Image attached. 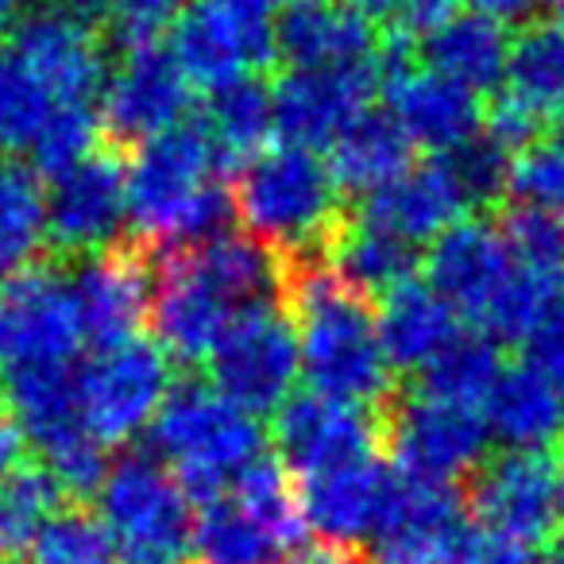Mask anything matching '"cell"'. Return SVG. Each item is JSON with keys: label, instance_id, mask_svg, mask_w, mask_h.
<instances>
[{"label": "cell", "instance_id": "7dc6e473", "mask_svg": "<svg viewBox=\"0 0 564 564\" xmlns=\"http://www.w3.org/2000/svg\"><path fill=\"white\" fill-rule=\"evenodd\" d=\"M20 456H24V430L17 425V417L0 414V476L20 468Z\"/></svg>", "mask_w": 564, "mask_h": 564}, {"label": "cell", "instance_id": "ba28073f", "mask_svg": "<svg viewBox=\"0 0 564 564\" xmlns=\"http://www.w3.org/2000/svg\"><path fill=\"white\" fill-rule=\"evenodd\" d=\"M383 445L399 476L417 484L453 487L460 476H476L487 456V422L479 410L437 402L414 391L406 399L394 394L383 410Z\"/></svg>", "mask_w": 564, "mask_h": 564}, {"label": "cell", "instance_id": "f35d334b", "mask_svg": "<svg viewBox=\"0 0 564 564\" xmlns=\"http://www.w3.org/2000/svg\"><path fill=\"white\" fill-rule=\"evenodd\" d=\"M24 564H120V556L101 518L86 510H58L28 549Z\"/></svg>", "mask_w": 564, "mask_h": 564}, {"label": "cell", "instance_id": "f6af8a7d", "mask_svg": "<svg viewBox=\"0 0 564 564\" xmlns=\"http://www.w3.org/2000/svg\"><path fill=\"white\" fill-rule=\"evenodd\" d=\"M471 564H533V549L522 545V541L502 538V533L479 530L476 533V553H471Z\"/></svg>", "mask_w": 564, "mask_h": 564}, {"label": "cell", "instance_id": "f5cc1de1", "mask_svg": "<svg viewBox=\"0 0 564 564\" xmlns=\"http://www.w3.org/2000/svg\"><path fill=\"white\" fill-rule=\"evenodd\" d=\"M20 12V0H0V32L12 24V17Z\"/></svg>", "mask_w": 564, "mask_h": 564}, {"label": "cell", "instance_id": "83f0119b", "mask_svg": "<svg viewBox=\"0 0 564 564\" xmlns=\"http://www.w3.org/2000/svg\"><path fill=\"white\" fill-rule=\"evenodd\" d=\"M410 155H414V143L394 124L391 112L368 109L329 148V171L340 194L368 197L376 189H383L387 182H394L399 174H406L414 166Z\"/></svg>", "mask_w": 564, "mask_h": 564}, {"label": "cell", "instance_id": "603a6c76", "mask_svg": "<svg viewBox=\"0 0 564 564\" xmlns=\"http://www.w3.org/2000/svg\"><path fill=\"white\" fill-rule=\"evenodd\" d=\"M391 484L394 476L379 464V456L299 476L306 530H314V538L329 549H356L360 541L376 538Z\"/></svg>", "mask_w": 564, "mask_h": 564}, {"label": "cell", "instance_id": "681fc988", "mask_svg": "<svg viewBox=\"0 0 564 564\" xmlns=\"http://www.w3.org/2000/svg\"><path fill=\"white\" fill-rule=\"evenodd\" d=\"M533 564H564V533L561 538H549L545 545L533 553Z\"/></svg>", "mask_w": 564, "mask_h": 564}, {"label": "cell", "instance_id": "816d5d0a", "mask_svg": "<svg viewBox=\"0 0 564 564\" xmlns=\"http://www.w3.org/2000/svg\"><path fill=\"white\" fill-rule=\"evenodd\" d=\"M553 476H556V518H561V525H564V445L553 460Z\"/></svg>", "mask_w": 564, "mask_h": 564}, {"label": "cell", "instance_id": "836d02e7", "mask_svg": "<svg viewBox=\"0 0 564 564\" xmlns=\"http://www.w3.org/2000/svg\"><path fill=\"white\" fill-rule=\"evenodd\" d=\"M63 487L47 468L20 464L9 476H0V564L28 556L43 525L58 514Z\"/></svg>", "mask_w": 564, "mask_h": 564}, {"label": "cell", "instance_id": "7a4b0ae2", "mask_svg": "<svg viewBox=\"0 0 564 564\" xmlns=\"http://www.w3.org/2000/svg\"><path fill=\"white\" fill-rule=\"evenodd\" d=\"M225 159L205 124L148 140L128 166V220L151 248L182 251L225 236L236 217L232 189L220 182Z\"/></svg>", "mask_w": 564, "mask_h": 564}, {"label": "cell", "instance_id": "30bf717a", "mask_svg": "<svg viewBox=\"0 0 564 564\" xmlns=\"http://www.w3.org/2000/svg\"><path fill=\"white\" fill-rule=\"evenodd\" d=\"M414 47L417 43L402 32H391L383 40L387 112L414 148L433 151L437 159L456 155L484 135L487 109L479 105V94L464 89L460 82H448L430 66H417Z\"/></svg>", "mask_w": 564, "mask_h": 564}, {"label": "cell", "instance_id": "d6986e66", "mask_svg": "<svg viewBox=\"0 0 564 564\" xmlns=\"http://www.w3.org/2000/svg\"><path fill=\"white\" fill-rule=\"evenodd\" d=\"M279 58L291 70H364L383 66V40L368 12L348 0H282L274 17Z\"/></svg>", "mask_w": 564, "mask_h": 564}, {"label": "cell", "instance_id": "60d3db41", "mask_svg": "<svg viewBox=\"0 0 564 564\" xmlns=\"http://www.w3.org/2000/svg\"><path fill=\"white\" fill-rule=\"evenodd\" d=\"M502 236H507L514 263L564 282V217L538 213V209H518L514 205L502 217Z\"/></svg>", "mask_w": 564, "mask_h": 564}, {"label": "cell", "instance_id": "6da1fadb", "mask_svg": "<svg viewBox=\"0 0 564 564\" xmlns=\"http://www.w3.org/2000/svg\"><path fill=\"white\" fill-rule=\"evenodd\" d=\"M286 299L299 314L302 371L314 391L383 410L394 399V368L371 299L356 294L325 259L286 263Z\"/></svg>", "mask_w": 564, "mask_h": 564}, {"label": "cell", "instance_id": "cb8c5ba5", "mask_svg": "<svg viewBox=\"0 0 564 564\" xmlns=\"http://www.w3.org/2000/svg\"><path fill=\"white\" fill-rule=\"evenodd\" d=\"M232 317H236V310L228 306L220 294H213L202 279H194V274L182 263H174L171 256L163 259L151 322H155L159 345H163V352L171 356V360L205 364Z\"/></svg>", "mask_w": 564, "mask_h": 564}, {"label": "cell", "instance_id": "74e56055", "mask_svg": "<svg viewBox=\"0 0 564 564\" xmlns=\"http://www.w3.org/2000/svg\"><path fill=\"white\" fill-rule=\"evenodd\" d=\"M507 197L518 209L564 217V135L549 132L510 155Z\"/></svg>", "mask_w": 564, "mask_h": 564}, {"label": "cell", "instance_id": "277c9868", "mask_svg": "<svg viewBox=\"0 0 564 564\" xmlns=\"http://www.w3.org/2000/svg\"><path fill=\"white\" fill-rule=\"evenodd\" d=\"M155 453L189 499L205 502L232 491V484L263 453V425L213 383H178L151 425Z\"/></svg>", "mask_w": 564, "mask_h": 564}, {"label": "cell", "instance_id": "7402d4cb", "mask_svg": "<svg viewBox=\"0 0 564 564\" xmlns=\"http://www.w3.org/2000/svg\"><path fill=\"white\" fill-rule=\"evenodd\" d=\"M464 213H471V202L453 163L430 159V163H414L406 174L364 197L356 220L414 248V243L441 240L448 228L460 225Z\"/></svg>", "mask_w": 564, "mask_h": 564}, {"label": "cell", "instance_id": "ab89813d", "mask_svg": "<svg viewBox=\"0 0 564 564\" xmlns=\"http://www.w3.org/2000/svg\"><path fill=\"white\" fill-rule=\"evenodd\" d=\"M97 135H101V117L89 105H55L43 132L35 135L32 159L40 171H47L55 178V174L70 171L74 163L94 155Z\"/></svg>", "mask_w": 564, "mask_h": 564}, {"label": "cell", "instance_id": "5bb4252c", "mask_svg": "<svg viewBox=\"0 0 564 564\" xmlns=\"http://www.w3.org/2000/svg\"><path fill=\"white\" fill-rule=\"evenodd\" d=\"M47 240L66 256H97L117 243L128 220V166L112 151H94L55 174L43 194Z\"/></svg>", "mask_w": 564, "mask_h": 564}, {"label": "cell", "instance_id": "e0dca14e", "mask_svg": "<svg viewBox=\"0 0 564 564\" xmlns=\"http://www.w3.org/2000/svg\"><path fill=\"white\" fill-rule=\"evenodd\" d=\"M379 70H286L271 89L274 132L291 148H333L371 109Z\"/></svg>", "mask_w": 564, "mask_h": 564}, {"label": "cell", "instance_id": "484cf974", "mask_svg": "<svg viewBox=\"0 0 564 564\" xmlns=\"http://www.w3.org/2000/svg\"><path fill=\"white\" fill-rule=\"evenodd\" d=\"M460 333V314L430 282H402L379 310V337L394 371H425Z\"/></svg>", "mask_w": 564, "mask_h": 564}, {"label": "cell", "instance_id": "db71d44e", "mask_svg": "<svg viewBox=\"0 0 564 564\" xmlns=\"http://www.w3.org/2000/svg\"><path fill=\"white\" fill-rule=\"evenodd\" d=\"M549 4H553V9H556V20L564 24V0H549Z\"/></svg>", "mask_w": 564, "mask_h": 564}, {"label": "cell", "instance_id": "b9f144b4", "mask_svg": "<svg viewBox=\"0 0 564 564\" xmlns=\"http://www.w3.org/2000/svg\"><path fill=\"white\" fill-rule=\"evenodd\" d=\"M453 163L456 178H460L464 194H468L471 209L495 205L507 194V174H510V151H502L495 140L479 135L468 148H460L456 155H445Z\"/></svg>", "mask_w": 564, "mask_h": 564}, {"label": "cell", "instance_id": "9c48e42d", "mask_svg": "<svg viewBox=\"0 0 564 564\" xmlns=\"http://www.w3.org/2000/svg\"><path fill=\"white\" fill-rule=\"evenodd\" d=\"M171 391V356L151 340L101 348L86 368H78L82 422L105 448L128 445L143 430H151Z\"/></svg>", "mask_w": 564, "mask_h": 564}, {"label": "cell", "instance_id": "ffe728a7", "mask_svg": "<svg viewBox=\"0 0 564 564\" xmlns=\"http://www.w3.org/2000/svg\"><path fill=\"white\" fill-rule=\"evenodd\" d=\"M70 291L82 337L97 345V352L140 340V329L155 310V274L140 251L109 248L86 256L70 279Z\"/></svg>", "mask_w": 564, "mask_h": 564}, {"label": "cell", "instance_id": "8992f818", "mask_svg": "<svg viewBox=\"0 0 564 564\" xmlns=\"http://www.w3.org/2000/svg\"><path fill=\"white\" fill-rule=\"evenodd\" d=\"M205 368L213 387L248 414H279L294 399L302 371L299 325L282 302L240 310L213 345Z\"/></svg>", "mask_w": 564, "mask_h": 564}, {"label": "cell", "instance_id": "e575fe53", "mask_svg": "<svg viewBox=\"0 0 564 564\" xmlns=\"http://www.w3.org/2000/svg\"><path fill=\"white\" fill-rule=\"evenodd\" d=\"M47 240V205L28 166L0 159V274L32 267L35 251Z\"/></svg>", "mask_w": 564, "mask_h": 564}, {"label": "cell", "instance_id": "bcb514c9", "mask_svg": "<svg viewBox=\"0 0 564 564\" xmlns=\"http://www.w3.org/2000/svg\"><path fill=\"white\" fill-rule=\"evenodd\" d=\"M471 12H479V17L495 20V24L502 28H518L525 24L530 28V20L541 12V4H549V0H468Z\"/></svg>", "mask_w": 564, "mask_h": 564}, {"label": "cell", "instance_id": "44dd1931", "mask_svg": "<svg viewBox=\"0 0 564 564\" xmlns=\"http://www.w3.org/2000/svg\"><path fill=\"white\" fill-rule=\"evenodd\" d=\"M510 271H514V256L502 225L479 217H464L441 240H433L425 256V282L456 314L476 325H484V317L491 314Z\"/></svg>", "mask_w": 564, "mask_h": 564}, {"label": "cell", "instance_id": "5b68a950", "mask_svg": "<svg viewBox=\"0 0 564 564\" xmlns=\"http://www.w3.org/2000/svg\"><path fill=\"white\" fill-rule=\"evenodd\" d=\"M174 471L151 453H128L109 464L97 510L117 545L120 564H189L194 507Z\"/></svg>", "mask_w": 564, "mask_h": 564}, {"label": "cell", "instance_id": "52a82bcc", "mask_svg": "<svg viewBox=\"0 0 564 564\" xmlns=\"http://www.w3.org/2000/svg\"><path fill=\"white\" fill-rule=\"evenodd\" d=\"M271 0H189L174 24L171 51L194 86L213 89L243 78L279 58Z\"/></svg>", "mask_w": 564, "mask_h": 564}, {"label": "cell", "instance_id": "f1b7e54d", "mask_svg": "<svg viewBox=\"0 0 564 564\" xmlns=\"http://www.w3.org/2000/svg\"><path fill=\"white\" fill-rule=\"evenodd\" d=\"M325 263L340 274L364 299H387L394 286L414 279L417 256L410 243L394 240V236L368 228L364 220L345 217V225L337 228V236L325 248Z\"/></svg>", "mask_w": 564, "mask_h": 564}, {"label": "cell", "instance_id": "ac0fdd59", "mask_svg": "<svg viewBox=\"0 0 564 564\" xmlns=\"http://www.w3.org/2000/svg\"><path fill=\"white\" fill-rule=\"evenodd\" d=\"M468 510L479 530L538 549L556 525V476L545 453H502L476 471Z\"/></svg>", "mask_w": 564, "mask_h": 564}, {"label": "cell", "instance_id": "3957f363", "mask_svg": "<svg viewBox=\"0 0 564 564\" xmlns=\"http://www.w3.org/2000/svg\"><path fill=\"white\" fill-rule=\"evenodd\" d=\"M340 186L317 151L267 148L240 166L232 186L236 220L259 243L279 251L286 263L325 259V248L345 225Z\"/></svg>", "mask_w": 564, "mask_h": 564}, {"label": "cell", "instance_id": "4fadbf2b", "mask_svg": "<svg viewBox=\"0 0 564 564\" xmlns=\"http://www.w3.org/2000/svg\"><path fill=\"white\" fill-rule=\"evenodd\" d=\"M12 55L35 74L55 105H89L105 89L97 24L66 0H47L12 28Z\"/></svg>", "mask_w": 564, "mask_h": 564}, {"label": "cell", "instance_id": "f546056e", "mask_svg": "<svg viewBox=\"0 0 564 564\" xmlns=\"http://www.w3.org/2000/svg\"><path fill=\"white\" fill-rule=\"evenodd\" d=\"M294 549L271 533L232 495L205 502L194 522L189 564H291Z\"/></svg>", "mask_w": 564, "mask_h": 564}, {"label": "cell", "instance_id": "c3c4849f", "mask_svg": "<svg viewBox=\"0 0 564 564\" xmlns=\"http://www.w3.org/2000/svg\"><path fill=\"white\" fill-rule=\"evenodd\" d=\"M294 564H364V556L356 553V549H314V553H302Z\"/></svg>", "mask_w": 564, "mask_h": 564}, {"label": "cell", "instance_id": "d6a6232c", "mask_svg": "<svg viewBox=\"0 0 564 564\" xmlns=\"http://www.w3.org/2000/svg\"><path fill=\"white\" fill-rule=\"evenodd\" d=\"M502 371L507 364H502L499 340L491 333H460L430 368L417 371V391L437 402H453V406L484 410Z\"/></svg>", "mask_w": 564, "mask_h": 564}, {"label": "cell", "instance_id": "1f68e13d", "mask_svg": "<svg viewBox=\"0 0 564 564\" xmlns=\"http://www.w3.org/2000/svg\"><path fill=\"white\" fill-rule=\"evenodd\" d=\"M205 132L217 143L225 166H243L267 151L274 135V97L259 78H243L209 94Z\"/></svg>", "mask_w": 564, "mask_h": 564}, {"label": "cell", "instance_id": "ee69618b", "mask_svg": "<svg viewBox=\"0 0 564 564\" xmlns=\"http://www.w3.org/2000/svg\"><path fill=\"white\" fill-rule=\"evenodd\" d=\"M456 4H460V0H399V9H394V32L422 43L425 35H433L441 24H448V20L460 12Z\"/></svg>", "mask_w": 564, "mask_h": 564}, {"label": "cell", "instance_id": "4316f807", "mask_svg": "<svg viewBox=\"0 0 564 564\" xmlns=\"http://www.w3.org/2000/svg\"><path fill=\"white\" fill-rule=\"evenodd\" d=\"M510 35L502 24L479 12H456L448 24L417 43V55L441 78L460 82L471 94H499L510 66Z\"/></svg>", "mask_w": 564, "mask_h": 564}, {"label": "cell", "instance_id": "8fae6325", "mask_svg": "<svg viewBox=\"0 0 564 564\" xmlns=\"http://www.w3.org/2000/svg\"><path fill=\"white\" fill-rule=\"evenodd\" d=\"M70 279L51 267H24L0 286V364L4 371L70 368L82 348Z\"/></svg>", "mask_w": 564, "mask_h": 564}, {"label": "cell", "instance_id": "2e32d148", "mask_svg": "<svg viewBox=\"0 0 564 564\" xmlns=\"http://www.w3.org/2000/svg\"><path fill=\"white\" fill-rule=\"evenodd\" d=\"M274 445H279V460L294 476H314V471L379 456L383 417L379 410L348 406L317 391L294 394L274 414Z\"/></svg>", "mask_w": 564, "mask_h": 564}, {"label": "cell", "instance_id": "7bdbcfd3", "mask_svg": "<svg viewBox=\"0 0 564 564\" xmlns=\"http://www.w3.org/2000/svg\"><path fill=\"white\" fill-rule=\"evenodd\" d=\"M189 0H109V32L124 47L155 43L163 32H174Z\"/></svg>", "mask_w": 564, "mask_h": 564}, {"label": "cell", "instance_id": "8d00e7d4", "mask_svg": "<svg viewBox=\"0 0 564 564\" xmlns=\"http://www.w3.org/2000/svg\"><path fill=\"white\" fill-rule=\"evenodd\" d=\"M51 112L55 101L35 82V74L12 51H0V155L32 151Z\"/></svg>", "mask_w": 564, "mask_h": 564}, {"label": "cell", "instance_id": "f907efd6", "mask_svg": "<svg viewBox=\"0 0 564 564\" xmlns=\"http://www.w3.org/2000/svg\"><path fill=\"white\" fill-rule=\"evenodd\" d=\"M352 9H360V12H368L371 20L376 17H394V9H399V0H348Z\"/></svg>", "mask_w": 564, "mask_h": 564}, {"label": "cell", "instance_id": "7c38bea8", "mask_svg": "<svg viewBox=\"0 0 564 564\" xmlns=\"http://www.w3.org/2000/svg\"><path fill=\"white\" fill-rule=\"evenodd\" d=\"M476 518L456 487L417 484L394 476L383 522L376 530V564H471L476 553Z\"/></svg>", "mask_w": 564, "mask_h": 564}, {"label": "cell", "instance_id": "d4e9b609", "mask_svg": "<svg viewBox=\"0 0 564 564\" xmlns=\"http://www.w3.org/2000/svg\"><path fill=\"white\" fill-rule=\"evenodd\" d=\"M479 414L487 433L510 453H545L564 433V394L545 371L525 360L502 371Z\"/></svg>", "mask_w": 564, "mask_h": 564}, {"label": "cell", "instance_id": "9a60e30c", "mask_svg": "<svg viewBox=\"0 0 564 564\" xmlns=\"http://www.w3.org/2000/svg\"><path fill=\"white\" fill-rule=\"evenodd\" d=\"M186 70L178 66L171 47L143 43L128 47L117 70L105 78L101 89V128L117 143H148L171 132L186 120L189 109Z\"/></svg>", "mask_w": 564, "mask_h": 564}, {"label": "cell", "instance_id": "4dcf8cb0", "mask_svg": "<svg viewBox=\"0 0 564 564\" xmlns=\"http://www.w3.org/2000/svg\"><path fill=\"white\" fill-rule=\"evenodd\" d=\"M502 94L541 117L545 124L564 117V24H530L510 47Z\"/></svg>", "mask_w": 564, "mask_h": 564}, {"label": "cell", "instance_id": "d590c367", "mask_svg": "<svg viewBox=\"0 0 564 564\" xmlns=\"http://www.w3.org/2000/svg\"><path fill=\"white\" fill-rule=\"evenodd\" d=\"M232 495L248 514H256L271 533H279L291 549L306 538V518H302L299 476L274 456H259L248 471L232 484Z\"/></svg>", "mask_w": 564, "mask_h": 564}]
</instances>
